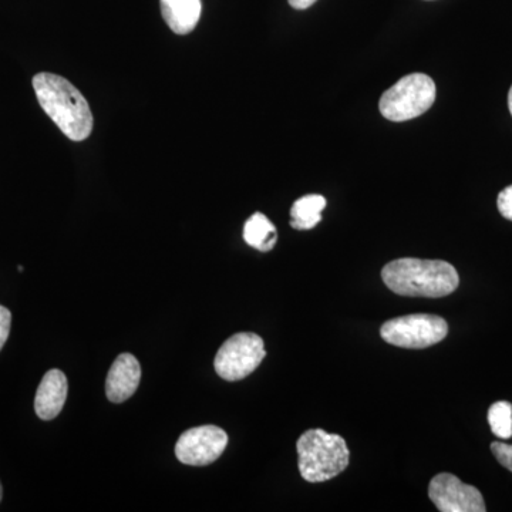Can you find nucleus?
Masks as SVG:
<instances>
[{
  "mask_svg": "<svg viewBox=\"0 0 512 512\" xmlns=\"http://www.w3.org/2000/svg\"><path fill=\"white\" fill-rule=\"evenodd\" d=\"M227 446L228 434L220 427H194L181 434L175 456L187 466H208L222 456Z\"/></svg>",
  "mask_w": 512,
  "mask_h": 512,
  "instance_id": "7",
  "label": "nucleus"
},
{
  "mask_svg": "<svg viewBox=\"0 0 512 512\" xmlns=\"http://www.w3.org/2000/svg\"><path fill=\"white\" fill-rule=\"evenodd\" d=\"M446 320L429 313L402 316L387 320L380 328V336L389 345L403 349H426L446 339Z\"/></svg>",
  "mask_w": 512,
  "mask_h": 512,
  "instance_id": "5",
  "label": "nucleus"
},
{
  "mask_svg": "<svg viewBox=\"0 0 512 512\" xmlns=\"http://www.w3.org/2000/svg\"><path fill=\"white\" fill-rule=\"evenodd\" d=\"M326 208L325 197L318 194L305 195L292 205L291 227L298 231H308L322 221V211Z\"/></svg>",
  "mask_w": 512,
  "mask_h": 512,
  "instance_id": "12",
  "label": "nucleus"
},
{
  "mask_svg": "<svg viewBox=\"0 0 512 512\" xmlns=\"http://www.w3.org/2000/svg\"><path fill=\"white\" fill-rule=\"evenodd\" d=\"M67 392H69V383L62 370H49L37 387L35 410L39 419H56L66 403Z\"/></svg>",
  "mask_w": 512,
  "mask_h": 512,
  "instance_id": "10",
  "label": "nucleus"
},
{
  "mask_svg": "<svg viewBox=\"0 0 512 512\" xmlns=\"http://www.w3.org/2000/svg\"><path fill=\"white\" fill-rule=\"evenodd\" d=\"M2 497H3V488H2V484H0V501H2Z\"/></svg>",
  "mask_w": 512,
  "mask_h": 512,
  "instance_id": "20",
  "label": "nucleus"
},
{
  "mask_svg": "<svg viewBox=\"0 0 512 512\" xmlns=\"http://www.w3.org/2000/svg\"><path fill=\"white\" fill-rule=\"evenodd\" d=\"M488 423L498 439H511L512 404L508 402L494 403L488 410Z\"/></svg>",
  "mask_w": 512,
  "mask_h": 512,
  "instance_id": "14",
  "label": "nucleus"
},
{
  "mask_svg": "<svg viewBox=\"0 0 512 512\" xmlns=\"http://www.w3.org/2000/svg\"><path fill=\"white\" fill-rule=\"evenodd\" d=\"M289 5L292 6L293 9L296 10H305L311 8V6L315 5L318 0H288Z\"/></svg>",
  "mask_w": 512,
  "mask_h": 512,
  "instance_id": "18",
  "label": "nucleus"
},
{
  "mask_svg": "<svg viewBox=\"0 0 512 512\" xmlns=\"http://www.w3.org/2000/svg\"><path fill=\"white\" fill-rule=\"evenodd\" d=\"M508 109H510V113L512 116V86L510 89V93H508Z\"/></svg>",
  "mask_w": 512,
  "mask_h": 512,
  "instance_id": "19",
  "label": "nucleus"
},
{
  "mask_svg": "<svg viewBox=\"0 0 512 512\" xmlns=\"http://www.w3.org/2000/svg\"><path fill=\"white\" fill-rule=\"evenodd\" d=\"M265 345L255 333H237L218 350L214 367L217 375L228 382H238L254 373L265 359Z\"/></svg>",
  "mask_w": 512,
  "mask_h": 512,
  "instance_id": "6",
  "label": "nucleus"
},
{
  "mask_svg": "<svg viewBox=\"0 0 512 512\" xmlns=\"http://www.w3.org/2000/svg\"><path fill=\"white\" fill-rule=\"evenodd\" d=\"M436 101V83L430 76L413 73L383 93L379 101L384 119L402 123L426 113Z\"/></svg>",
  "mask_w": 512,
  "mask_h": 512,
  "instance_id": "4",
  "label": "nucleus"
},
{
  "mask_svg": "<svg viewBox=\"0 0 512 512\" xmlns=\"http://www.w3.org/2000/svg\"><path fill=\"white\" fill-rule=\"evenodd\" d=\"M491 451H493L498 463L512 473V446L501 443V441H495V443L491 444Z\"/></svg>",
  "mask_w": 512,
  "mask_h": 512,
  "instance_id": "15",
  "label": "nucleus"
},
{
  "mask_svg": "<svg viewBox=\"0 0 512 512\" xmlns=\"http://www.w3.org/2000/svg\"><path fill=\"white\" fill-rule=\"evenodd\" d=\"M497 205L498 211H500L505 220L512 221V185L500 192Z\"/></svg>",
  "mask_w": 512,
  "mask_h": 512,
  "instance_id": "16",
  "label": "nucleus"
},
{
  "mask_svg": "<svg viewBox=\"0 0 512 512\" xmlns=\"http://www.w3.org/2000/svg\"><path fill=\"white\" fill-rule=\"evenodd\" d=\"M244 239L249 247L261 252H269L274 249L278 234H276L275 225L268 220V217L261 212H256L245 222Z\"/></svg>",
  "mask_w": 512,
  "mask_h": 512,
  "instance_id": "13",
  "label": "nucleus"
},
{
  "mask_svg": "<svg viewBox=\"0 0 512 512\" xmlns=\"http://www.w3.org/2000/svg\"><path fill=\"white\" fill-rule=\"evenodd\" d=\"M140 380V362L130 353H123V355L114 360L109 376H107V399L113 403L126 402L136 393Z\"/></svg>",
  "mask_w": 512,
  "mask_h": 512,
  "instance_id": "9",
  "label": "nucleus"
},
{
  "mask_svg": "<svg viewBox=\"0 0 512 512\" xmlns=\"http://www.w3.org/2000/svg\"><path fill=\"white\" fill-rule=\"evenodd\" d=\"M296 450L299 471L308 483L332 480L349 466L350 453L345 439L322 429L305 431L296 443Z\"/></svg>",
  "mask_w": 512,
  "mask_h": 512,
  "instance_id": "3",
  "label": "nucleus"
},
{
  "mask_svg": "<svg viewBox=\"0 0 512 512\" xmlns=\"http://www.w3.org/2000/svg\"><path fill=\"white\" fill-rule=\"evenodd\" d=\"M382 279L390 291L410 298H444L460 285L453 265L429 259H396L384 266Z\"/></svg>",
  "mask_w": 512,
  "mask_h": 512,
  "instance_id": "2",
  "label": "nucleus"
},
{
  "mask_svg": "<svg viewBox=\"0 0 512 512\" xmlns=\"http://www.w3.org/2000/svg\"><path fill=\"white\" fill-rule=\"evenodd\" d=\"M33 89L47 116L72 141H84L93 131V114L83 94L69 80L53 73L33 77Z\"/></svg>",
  "mask_w": 512,
  "mask_h": 512,
  "instance_id": "1",
  "label": "nucleus"
},
{
  "mask_svg": "<svg viewBox=\"0 0 512 512\" xmlns=\"http://www.w3.org/2000/svg\"><path fill=\"white\" fill-rule=\"evenodd\" d=\"M429 497L441 512H485L483 494L453 474L441 473L430 481Z\"/></svg>",
  "mask_w": 512,
  "mask_h": 512,
  "instance_id": "8",
  "label": "nucleus"
},
{
  "mask_svg": "<svg viewBox=\"0 0 512 512\" xmlns=\"http://www.w3.org/2000/svg\"><path fill=\"white\" fill-rule=\"evenodd\" d=\"M161 13L168 28L177 35H188L201 18V0H160Z\"/></svg>",
  "mask_w": 512,
  "mask_h": 512,
  "instance_id": "11",
  "label": "nucleus"
},
{
  "mask_svg": "<svg viewBox=\"0 0 512 512\" xmlns=\"http://www.w3.org/2000/svg\"><path fill=\"white\" fill-rule=\"evenodd\" d=\"M10 323H12V313H10L8 308L0 305V350L8 342Z\"/></svg>",
  "mask_w": 512,
  "mask_h": 512,
  "instance_id": "17",
  "label": "nucleus"
}]
</instances>
